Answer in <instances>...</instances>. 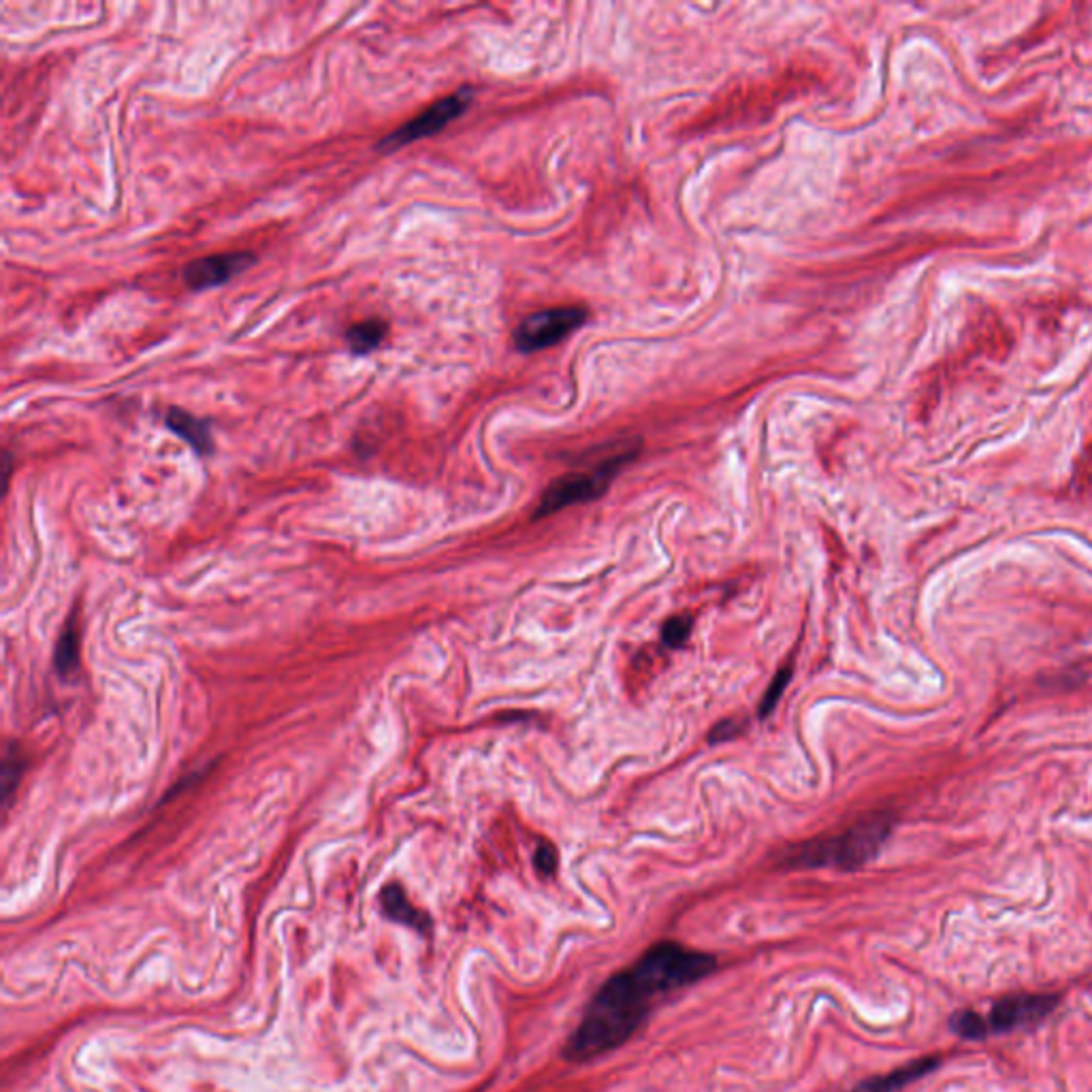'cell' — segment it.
Wrapping results in <instances>:
<instances>
[{"label": "cell", "instance_id": "obj_1", "mask_svg": "<svg viewBox=\"0 0 1092 1092\" xmlns=\"http://www.w3.org/2000/svg\"><path fill=\"white\" fill-rule=\"evenodd\" d=\"M658 990L631 965L610 978L589 1003L565 1044L567 1061H594L624 1045L645 1022Z\"/></svg>", "mask_w": 1092, "mask_h": 1092}, {"label": "cell", "instance_id": "obj_2", "mask_svg": "<svg viewBox=\"0 0 1092 1092\" xmlns=\"http://www.w3.org/2000/svg\"><path fill=\"white\" fill-rule=\"evenodd\" d=\"M892 830V821L885 816H875L855 823L837 837L819 839L800 845L791 850L787 862L791 866H839V869L851 871L860 869L862 864L873 860L882 850L883 841Z\"/></svg>", "mask_w": 1092, "mask_h": 1092}, {"label": "cell", "instance_id": "obj_3", "mask_svg": "<svg viewBox=\"0 0 1092 1092\" xmlns=\"http://www.w3.org/2000/svg\"><path fill=\"white\" fill-rule=\"evenodd\" d=\"M715 956L685 947L674 941H661L649 947L634 969L645 978L658 994L672 992L700 981L715 969Z\"/></svg>", "mask_w": 1092, "mask_h": 1092}, {"label": "cell", "instance_id": "obj_4", "mask_svg": "<svg viewBox=\"0 0 1092 1092\" xmlns=\"http://www.w3.org/2000/svg\"><path fill=\"white\" fill-rule=\"evenodd\" d=\"M626 462L627 455L621 453L613 459H606V462L592 469H585V472H570L562 478H557L555 483L544 491L536 510V519L549 517L553 512L581 504V501H592L599 498L608 489L610 480H613L615 474L619 472V467Z\"/></svg>", "mask_w": 1092, "mask_h": 1092}, {"label": "cell", "instance_id": "obj_5", "mask_svg": "<svg viewBox=\"0 0 1092 1092\" xmlns=\"http://www.w3.org/2000/svg\"><path fill=\"white\" fill-rule=\"evenodd\" d=\"M469 103H472V90H469V88H462L451 96H444V99L435 101L432 107H427L423 113L412 117L410 122H405L403 126H400L398 131L389 133L376 145V149H378V152L389 154V152H393V149H398L401 145H408V144L419 142V139L440 133L442 128H446L453 120H457L459 115H464L467 112Z\"/></svg>", "mask_w": 1092, "mask_h": 1092}, {"label": "cell", "instance_id": "obj_6", "mask_svg": "<svg viewBox=\"0 0 1092 1092\" xmlns=\"http://www.w3.org/2000/svg\"><path fill=\"white\" fill-rule=\"evenodd\" d=\"M587 320L583 307H551L521 320L515 329V344L521 352H538L560 344Z\"/></svg>", "mask_w": 1092, "mask_h": 1092}, {"label": "cell", "instance_id": "obj_7", "mask_svg": "<svg viewBox=\"0 0 1092 1092\" xmlns=\"http://www.w3.org/2000/svg\"><path fill=\"white\" fill-rule=\"evenodd\" d=\"M1058 1005L1056 994H1012L994 1003L986 1018L990 1033H1003L1031 1026L1047 1018Z\"/></svg>", "mask_w": 1092, "mask_h": 1092}, {"label": "cell", "instance_id": "obj_8", "mask_svg": "<svg viewBox=\"0 0 1092 1092\" xmlns=\"http://www.w3.org/2000/svg\"><path fill=\"white\" fill-rule=\"evenodd\" d=\"M256 261L252 252H229V254H211L203 256V259L192 261L184 267V282L192 291H206L220 284H227L235 275L248 270Z\"/></svg>", "mask_w": 1092, "mask_h": 1092}, {"label": "cell", "instance_id": "obj_9", "mask_svg": "<svg viewBox=\"0 0 1092 1092\" xmlns=\"http://www.w3.org/2000/svg\"><path fill=\"white\" fill-rule=\"evenodd\" d=\"M165 423L169 430L177 437H181V440H184L197 455L213 453V437L209 432V425L199 419V416L188 414L179 408H169Z\"/></svg>", "mask_w": 1092, "mask_h": 1092}, {"label": "cell", "instance_id": "obj_10", "mask_svg": "<svg viewBox=\"0 0 1092 1092\" xmlns=\"http://www.w3.org/2000/svg\"><path fill=\"white\" fill-rule=\"evenodd\" d=\"M380 903L384 914H387L395 922H401V924H408L414 928H427V915L421 914L419 909H416L410 901L408 896H405L403 887L400 883H389L384 887L382 894H380Z\"/></svg>", "mask_w": 1092, "mask_h": 1092}, {"label": "cell", "instance_id": "obj_11", "mask_svg": "<svg viewBox=\"0 0 1092 1092\" xmlns=\"http://www.w3.org/2000/svg\"><path fill=\"white\" fill-rule=\"evenodd\" d=\"M389 334V325L380 318H369L363 323L352 325L346 331V344L352 355H369L371 350H376L382 339Z\"/></svg>", "mask_w": 1092, "mask_h": 1092}, {"label": "cell", "instance_id": "obj_12", "mask_svg": "<svg viewBox=\"0 0 1092 1092\" xmlns=\"http://www.w3.org/2000/svg\"><path fill=\"white\" fill-rule=\"evenodd\" d=\"M26 768V755L21 754L19 745H7L3 762H0V798H3V809L9 807L11 796L16 794L19 786V779L24 775Z\"/></svg>", "mask_w": 1092, "mask_h": 1092}, {"label": "cell", "instance_id": "obj_13", "mask_svg": "<svg viewBox=\"0 0 1092 1092\" xmlns=\"http://www.w3.org/2000/svg\"><path fill=\"white\" fill-rule=\"evenodd\" d=\"M937 1063H939L937 1058H922V1061L898 1069V1072H894L890 1076L873 1079V1082L864 1086V1092H894L896 1088H901L909 1082H914V1079L926 1076L928 1072H933Z\"/></svg>", "mask_w": 1092, "mask_h": 1092}, {"label": "cell", "instance_id": "obj_14", "mask_svg": "<svg viewBox=\"0 0 1092 1092\" xmlns=\"http://www.w3.org/2000/svg\"><path fill=\"white\" fill-rule=\"evenodd\" d=\"M80 663V636H78V627H75V621H67V626H64L62 634L56 642V653H53V668L58 670V674H73L75 668H78Z\"/></svg>", "mask_w": 1092, "mask_h": 1092}, {"label": "cell", "instance_id": "obj_15", "mask_svg": "<svg viewBox=\"0 0 1092 1092\" xmlns=\"http://www.w3.org/2000/svg\"><path fill=\"white\" fill-rule=\"evenodd\" d=\"M951 1029H954L960 1037H967V1040H983V1037L990 1033L986 1018H981V1015L976 1012L956 1013L954 1018H951Z\"/></svg>", "mask_w": 1092, "mask_h": 1092}, {"label": "cell", "instance_id": "obj_16", "mask_svg": "<svg viewBox=\"0 0 1092 1092\" xmlns=\"http://www.w3.org/2000/svg\"><path fill=\"white\" fill-rule=\"evenodd\" d=\"M789 679H791V668H789V666H786L784 670H779V672H777V677L773 679V683H770L768 691L764 693V700H762V704H759V715L766 717V715L773 713V709H775V706H777V702L781 700V693H784V690L787 688Z\"/></svg>", "mask_w": 1092, "mask_h": 1092}, {"label": "cell", "instance_id": "obj_17", "mask_svg": "<svg viewBox=\"0 0 1092 1092\" xmlns=\"http://www.w3.org/2000/svg\"><path fill=\"white\" fill-rule=\"evenodd\" d=\"M690 631H691V619L688 615L674 617L663 626V642H666L668 647H681L685 645V640L690 638Z\"/></svg>", "mask_w": 1092, "mask_h": 1092}, {"label": "cell", "instance_id": "obj_18", "mask_svg": "<svg viewBox=\"0 0 1092 1092\" xmlns=\"http://www.w3.org/2000/svg\"><path fill=\"white\" fill-rule=\"evenodd\" d=\"M533 860H536L538 873L544 875V877L553 875L555 869H557V851H555L551 843H542L540 848L536 850V858H533Z\"/></svg>", "mask_w": 1092, "mask_h": 1092}, {"label": "cell", "instance_id": "obj_19", "mask_svg": "<svg viewBox=\"0 0 1092 1092\" xmlns=\"http://www.w3.org/2000/svg\"><path fill=\"white\" fill-rule=\"evenodd\" d=\"M738 732H741V722L727 720V722L717 723L709 738H711V743H723V741H727V738L736 736Z\"/></svg>", "mask_w": 1092, "mask_h": 1092}]
</instances>
